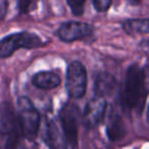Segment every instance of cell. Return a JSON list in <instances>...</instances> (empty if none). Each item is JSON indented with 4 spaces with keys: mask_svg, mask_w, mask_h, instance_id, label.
<instances>
[{
    "mask_svg": "<svg viewBox=\"0 0 149 149\" xmlns=\"http://www.w3.org/2000/svg\"><path fill=\"white\" fill-rule=\"evenodd\" d=\"M21 126L10 103L3 102L0 105V135L6 137L5 146L11 148L19 143Z\"/></svg>",
    "mask_w": 149,
    "mask_h": 149,
    "instance_id": "5",
    "label": "cell"
},
{
    "mask_svg": "<svg viewBox=\"0 0 149 149\" xmlns=\"http://www.w3.org/2000/svg\"><path fill=\"white\" fill-rule=\"evenodd\" d=\"M130 1H131L132 3H134V4H138V3L140 2L141 0H130Z\"/></svg>",
    "mask_w": 149,
    "mask_h": 149,
    "instance_id": "17",
    "label": "cell"
},
{
    "mask_svg": "<svg viewBox=\"0 0 149 149\" xmlns=\"http://www.w3.org/2000/svg\"><path fill=\"white\" fill-rule=\"evenodd\" d=\"M106 110V101L103 97L96 95L92 98L87 104L84 109L82 120L83 124L88 129H93L97 127L103 120L104 113Z\"/></svg>",
    "mask_w": 149,
    "mask_h": 149,
    "instance_id": "8",
    "label": "cell"
},
{
    "mask_svg": "<svg viewBox=\"0 0 149 149\" xmlns=\"http://www.w3.org/2000/svg\"><path fill=\"white\" fill-rule=\"evenodd\" d=\"M65 87L70 97L78 99L84 96L87 89V72L80 61H72L66 70Z\"/></svg>",
    "mask_w": 149,
    "mask_h": 149,
    "instance_id": "6",
    "label": "cell"
},
{
    "mask_svg": "<svg viewBox=\"0 0 149 149\" xmlns=\"http://www.w3.org/2000/svg\"><path fill=\"white\" fill-rule=\"evenodd\" d=\"M92 32L93 30L88 24L82 22H68L60 26L56 32V35L61 41L70 43L89 37L91 36Z\"/></svg>",
    "mask_w": 149,
    "mask_h": 149,
    "instance_id": "7",
    "label": "cell"
},
{
    "mask_svg": "<svg viewBox=\"0 0 149 149\" xmlns=\"http://www.w3.org/2000/svg\"><path fill=\"white\" fill-rule=\"evenodd\" d=\"M60 124L63 133L65 147H77L78 129L81 122V112L77 104L68 102L60 111Z\"/></svg>",
    "mask_w": 149,
    "mask_h": 149,
    "instance_id": "4",
    "label": "cell"
},
{
    "mask_svg": "<svg viewBox=\"0 0 149 149\" xmlns=\"http://www.w3.org/2000/svg\"><path fill=\"white\" fill-rule=\"evenodd\" d=\"M123 29L129 35L149 33V19H127L123 24Z\"/></svg>",
    "mask_w": 149,
    "mask_h": 149,
    "instance_id": "13",
    "label": "cell"
},
{
    "mask_svg": "<svg viewBox=\"0 0 149 149\" xmlns=\"http://www.w3.org/2000/svg\"><path fill=\"white\" fill-rule=\"evenodd\" d=\"M46 142L52 148L65 147L63 133L60 132L59 128L54 120H49L46 126Z\"/></svg>",
    "mask_w": 149,
    "mask_h": 149,
    "instance_id": "12",
    "label": "cell"
},
{
    "mask_svg": "<svg viewBox=\"0 0 149 149\" xmlns=\"http://www.w3.org/2000/svg\"><path fill=\"white\" fill-rule=\"evenodd\" d=\"M106 133H107V137L109 138V140L112 142H116L124 138L126 134V129H125L122 118L116 112H111L110 114L107 127H106Z\"/></svg>",
    "mask_w": 149,
    "mask_h": 149,
    "instance_id": "11",
    "label": "cell"
},
{
    "mask_svg": "<svg viewBox=\"0 0 149 149\" xmlns=\"http://www.w3.org/2000/svg\"><path fill=\"white\" fill-rule=\"evenodd\" d=\"M147 95L144 70L134 64L128 68L122 92V101L128 110L140 112L143 109Z\"/></svg>",
    "mask_w": 149,
    "mask_h": 149,
    "instance_id": "1",
    "label": "cell"
},
{
    "mask_svg": "<svg viewBox=\"0 0 149 149\" xmlns=\"http://www.w3.org/2000/svg\"><path fill=\"white\" fill-rule=\"evenodd\" d=\"M93 3L98 11H105L109 8L111 0H93Z\"/></svg>",
    "mask_w": 149,
    "mask_h": 149,
    "instance_id": "15",
    "label": "cell"
},
{
    "mask_svg": "<svg viewBox=\"0 0 149 149\" xmlns=\"http://www.w3.org/2000/svg\"><path fill=\"white\" fill-rule=\"evenodd\" d=\"M147 120L149 123V108H148V112H147Z\"/></svg>",
    "mask_w": 149,
    "mask_h": 149,
    "instance_id": "18",
    "label": "cell"
},
{
    "mask_svg": "<svg viewBox=\"0 0 149 149\" xmlns=\"http://www.w3.org/2000/svg\"><path fill=\"white\" fill-rule=\"evenodd\" d=\"M60 77L53 72H39L32 79L34 86L44 90H50L60 85Z\"/></svg>",
    "mask_w": 149,
    "mask_h": 149,
    "instance_id": "10",
    "label": "cell"
},
{
    "mask_svg": "<svg viewBox=\"0 0 149 149\" xmlns=\"http://www.w3.org/2000/svg\"><path fill=\"white\" fill-rule=\"evenodd\" d=\"M116 82L112 74L108 72H101L96 77L94 83V91L97 96L105 97L113 92Z\"/></svg>",
    "mask_w": 149,
    "mask_h": 149,
    "instance_id": "9",
    "label": "cell"
},
{
    "mask_svg": "<svg viewBox=\"0 0 149 149\" xmlns=\"http://www.w3.org/2000/svg\"><path fill=\"white\" fill-rule=\"evenodd\" d=\"M40 37L29 32H19L11 34L0 40V58L9 57L15 51L19 48L33 49L43 45Z\"/></svg>",
    "mask_w": 149,
    "mask_h": 149,
    "instance_id": "3",
    "label": "cell"
},
{
    "mask_svg": "<svg viewBox=\"0 0 149 149\" xmlns=\"http://www.w3.org/2000/svg\"><path fill=\"white\" fill-rule=\"evenodd\" d=\"M32 0H19V7L22 13H25L28 10V8L31 5Z\"/></svg>",
    "mask_w": 149,
    "mask_h": 149,
    "instance_id": "16",
    "label": "cell"
},
{
    "mask_svg": "<svg viewBox=\"0 0 149 149\" xmlns=\"http://www.w3.org/2000/svg\"><path fill=\"white\" fill-rule=\"evenodd\" d=\"M66 1L74 15H81L83 13L86 0H66Z\"/></svg>",
    "mask_w": 149,
    "mask_h": 149,
    "instance_id": "14",
    "label": "cell"
},
{
    "mask_svg": "<svg viewBox=\"0 0 149 149\" xmlns=\"http://www.w3.org/2000/svg\"><path fill=\"white\" fill-rule=\"evenodd\" d=\"M17 120L21 131L28 139H32L37 135L40 126V114L30 98L19 97L17 104Z\"/></svg>",
    "mask_w": 149,
    "mask_h": 149,
    "instance_id": "2",
    "label": "cell"
}]
</instances>
